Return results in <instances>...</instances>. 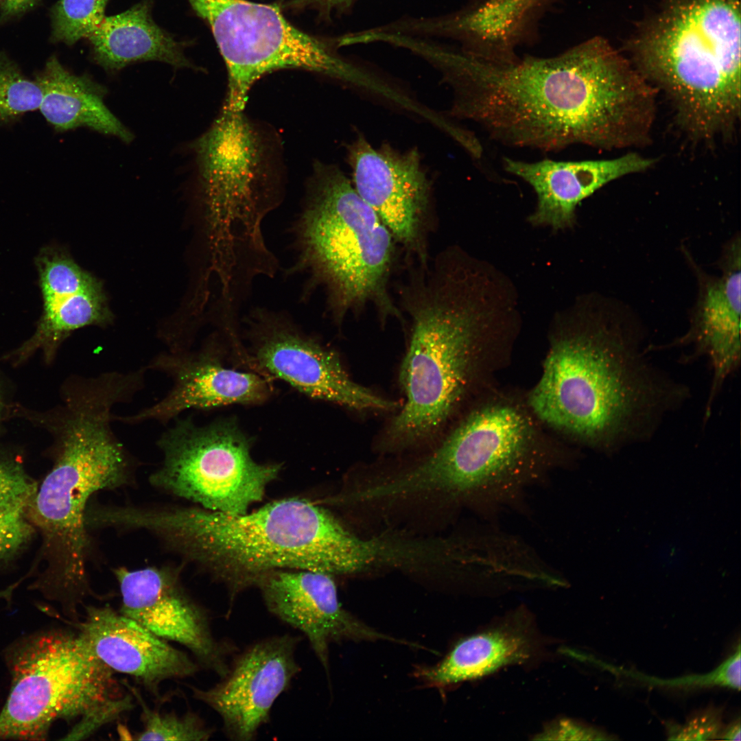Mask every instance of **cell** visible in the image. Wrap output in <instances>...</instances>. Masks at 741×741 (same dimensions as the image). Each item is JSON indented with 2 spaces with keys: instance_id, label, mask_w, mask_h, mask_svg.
<instances>
[{
  "instance_id": "32",
  "label": "cell",
  "mask_w": 741,
  "mask_h": 741,
  "mask_svg": "<svg viewBox=\"0 0 741 741\" xmlns=\"http://www.w3.org/2000/svg\"><path fill=\"white\" fill-rule=\"evenodd\" d=\"M721 717V710L714 707L692 714L683 725L669 723L668 740H718L723 728Z\"/></svg>"
},
{
  "instance_id": "28",
  "label": "cell",
  "mask_w": 741,
  "mask_h": 741,
  "mask_svg": "<svg viewBox=\"0 0 741 741\" xmlns=\"http://www.w3.org/2000/svg\"><path fill=\"white\" fill-rule=\"evenodd\" d=\"M108 1H58L50 11L51 40L73 45L87 39L106 17Z\"/></svg>"
},
{
  "instance_id": "16",
  "label": "cell",
  "mask_w": 741,
  "mask_h": 741,
  "mask_svg": "<svg viewBox=\"0 0 741 741\" xmlns=\"http://www.w3.org/2000/svg\"><path fill=\"white\" fill-rule=\"evenodd\" d=\"M301 639L290 634L260 639L235 653L217 683L207 689L190 687L194 698L220 716L228 739L255 740L269 722L275 701L301 670L296 659Z\"/></svg>"
},
{
  "instance_id": "20",
  "label": "cell",
  "mask_w": 741,
  "mask_h": 741,
  "mask_svg": "<svg viewBox=\"0 0 741 741\" xmlns=\"http://www.w3.org/2000/svg\"><path fill=\"white\" fill-rule=\"evenodd\" d=\"M655 159L631 152L611 159L525 162L505 157L504 170L534 189L537 206L529 217L533 225L554 229L573 224L577 205L607 183L651 168Z\"/></svg>"
},
{
  "instance_id": "24",
  "label": "cell",
  "mask_w": 741,
  "mask_h": 741,
  "mask_svg": "<svg viewBox=\"0 0 741 741\" xmlns=\"http://www.w3.org/2000/svg\"><path fill=\"white\" fill-rule=\"evenodd\" d=\"M538 648L527 620L515 618L465 638L439 664L419 670L418 675L430 685L445 687L526 662Z\"/></svg>"
},
{
  "instance_id": "15",
  "label": "cell",
  "mask_w": 741,
  "mask_h": 741,
  "mask_svg": "<svg viewBox=\"0 0 741 741\" xmlns=\"http://www.w3.org/2000/svg\"><path fill=\"white\" fill-rule=\"evenodd\" d=\"M121 597L119 611L168 642L187 648L201 668L220 678L237 648L213 634L207 611L182 585L180 571L169 566L113 570Z\"/></svg>"
},
{
  "instance_id": "21",
  "label": "cell",
  "mask_w": 741,
  "mask_h": 741,
  "mask_svg": "<svg viewBox=\"0 0 741 741\" xmlns=\"http://www.w3.org/2000/svg\"><path fill=\"white\" fill-rule=\"evenodd\" d=\"M720 277L698 273L699 292L690 332L685 337L706 354L713 379L706 407L711 405L727 378L740 361V237H733L722 253Z\"/></svg>"
},
{
  "instance_id": "17",
  "label": "cell",
  "mask_w": 741,
  "mask_h": 741,
  "mask_svg": "<svg viewBox=\"0 0 741 741\" xmlns=\"http://www.w3.org/2000/svg\"><path fill=\"white\" fill-rule=\"evenodd\" d=\"M332 576L311 570L277 569L264 575L256 586L268 611L303 633L327 675L332 643L397 641L366 626L342 608Z\"/></svg>"
},
{
  "instance_id": "2",
  "label": "cell",
  "mask_w": 741,
  "mask_h": 741,
  "mask_svg": "<svg viewBox=\"0 0 741 741\" xmlns=\"http://www.w3.org/2000/svg\"><path fill=\"white\" fill-rule=\"evenodd\" d=\"M141 525L169 550L226 587L230 604L277 569L351 574L362 541L327 510L290 497L243 515L200 506H150Z\"/></svg>"
},
{
  "instance_id": "30",
  "label": "cell",
  "mask_w": 741,
  "mask_h": 741,
  "mask_svg": "<svg viewBox=\"0 0 741 741\" xmlns=\"http://www.w3.org/2000/svg\"><path fill=\"white\" fill-rule=\"evenodd\" d=\"M37 489L20 462L0 455V514L27 510Z\"/></svg>"
},
{
  "instance_id": "23",
  "label": "cell",
  "mask_w": 741,
  "mask_h": 741,
  "mask_svg": "<svg viewBox=\"0 0 741 741\" xmlns=\"http://www.w3.org/2000/svg\"><path fill=\"white\" fill-rule=\"evenodd\" d=\"M152 8L151 0H143L119 14L106 16L87 38L95 62L108 71L139 61L193 68L184 44L155 22Z\"/></svg>"
},
{
  "instance_id": "4",
  "label": "cell",
  "mask_w": 741,
  "mask_h": 741,
  "mask_svg": "<svg viewBox=\"0 0 741 741\" xmlns=\"http://www.w3.org/2000/svg\"><path fill=\"white\" fill-rule=\"evenodd\" d=\"M740 0H664L631 45L633 65L692 140L727 137L740 117Z\"/></svg>"
},
{
  "instance_id": "8",
  "label": "cell",
  "mask_w": 741,
  "mask_h": 741,
  "mask_svg": "<svg viewBox=\"0 0 741 741\" xmlns=\"http://www.w3.org/2000/svg\"><path fill=\"white\" fill-rule=\"evenodd\" d=\"M7 660L12 681L0 740H43L58 720L75 722L62 740H84L134 707L132 694L79 631L29 637Z\"/></svg>"
},
{
  "instance_id": "33",
  "label": "cell",
  "mask_w": 741,
  "mask_h": 741,
  "mask_svg": "<svg viewBox=\"0 0 741 741\" xmlns=\"http://www.w3.org/2000/svg\"><path fill=\"white\" fill-rule=\"evenodd\" d=\"M542 740H609L604 733L570 720H561L548 726L539 735Z\"/></svg>"
},
{
  "instance_id": "31",
  "label": "cell",
  "mask_w": 741,
  "mask_h": 741,
  "mask_svg": "<svg viewBox=\"0 0 741 741\" xmlns=\"http://www.w3.org/2000/svg\"><path fill=\"white\" fill-rule=\"evenodd\" d=\"M35 532L27 510L0 514V567L7 565L21 554Z\"/></svg>"
},
{
  "instance_id": "19",
  "label": "cell",
  "mask_w": 741,
  "mask_h": 741,
  "mask_svg": "<svg viewBox=\"0 0 741 741\" xmlns=\"http://www.w3.org/2000/svg\"><path fill=\"white\" fill-rule=\"evenodd\" d=\"M78 627L104 664L130 676L157 698L164 681L192 677L201 668L188 654L108 604L86 606Z\"/></svg>"
},
{
  "instance_id": "12",
  "label": "cell",
  "mask_w": 741,
  "mask_h": 741,
  "mask_svg": "<svg viewBox=\"0 0 741 741\" xmlns=\"http://www.w3.org/2000/svg\"><path fill=\"white\" fill-rule=\"evenodd\" d=\"M209 25L228 76V107L244 110L251 86L263 75L300 69L347 77L351 65L336 52L335 40L308 34L276 6L248 0H187Z\"/></svg>"
},
{
  "instance_id": "7",
  "label": "cell",
  "mask_w": 741,
  "mask_h": 741,
  "mask_svg": "<svg viewBox=\"0 0 741 741\" xmlns=\"http://www.w3.org/2000/svg\"><path fill=\"white\" fill-rule=\"evenodd\" d=\"M420 268L401 292L411 322L410 345L399 381L406 397L384 436L390 447L430 439L449 419L469 377L478 324L463 283L449 266L435 261Z\"/></svg>"
},
{
  "instance_id": "5",
  "label": "cell",
  "mask_w": 741,
  "mask_h": 741,
  "mask_svg": "<svg viewBox=\"0 0 741 741\" xmlns=\"http://www.w3.org/2000/svg\"><path fill=\"white\" fill-rule=\"evenodd\" d=\"M292 233L296 256L288 270L307 275L306 294L324 290L336 321L368 306L384 322L390 317L403 320L389 286L397 244L339 168L316 165Z\"/></svg>"
},
{
  "instance_id": "26",
  "label": "cell",
  "mask_w": 741,
  "mask_h": 741,
  "mask_svg": "<svg viewBox=\"0 0 741 741\" xmlns=\"http://www.w3.org/2000/svg\"><path fill=\"white\" fill-rule=\"evenodd\" d=\"M43 304V314L34 335L16 352L19 360L37 349L43 351L50 360L73 331L91 325L105 326L113 319L102 285L90 273Z\"/></svg>"
},
{
  "instance_id": "3",
  "label": "cell",
  "mask_w": 741,
  "mask_h": 741,
  "mask_svg": "<svg viewBox=\"0 0 741 741\" xmlns=\"http://www.w3.org/2000/svg\"><path fill=\"white\" fill-rule=\"evenodd\" d=\"M117 404L111 395L95 388L74 395L54 465L27 509L41 537L38 571L30 587L60 604L68 615H77L92 594L89 502L98 491L124 486L132 478L131 458L111 427Z\"/></svg>"
},
{
  "instance_id": "38",
  "label": "cell",
  "mask_w": 741,
  "mask_h": 741,
  "mask_svg": "<svg viewBox=\"0 0 741 741\" xmlns=\"http://www.w3.org/2000/svg\"><path fill=\"white\" fill-rule=\"evenodd\" d=\"M0 406H1V401H0Z\"/></svg>"
},
{
  "instance_id": "11",
  "label": "cell",
  "mask_w": 741,
  "mask_h": 741,
  "mask_svg": "<svg viewBox=\"0 0 741 741\" xmlns=\"http://www.w3.org/2000/svg\"><path fill=\"white\" fill-rule=\"evenodd\" d=\"M157 441L159 467L149 477L155 488L207 510L243 515L261 502L279 464H261L237 424L223 419L200 426L176 418Z\"/></svg>"
},
{
  "instance_id": "10",
  "label": "cell",
  "mask_w": 741,
  "mask_h": 741,
  "mask_svg": "<svg viewBox=\"0 0 741 741\" xmlns=\"http://www.w3.org/2000/svg\"><path fill=\"white\" fill-rule=\"evenodd\" d=\"M528 425L509 406L473 412L423 461L373 488L375 497L439 491L483 503L504 502L527 485Z\"/></svg>"
},
{
  "instance_id": "1",
  "label": "cell",
  "mask_w": 741,
  "mask_h": 741,
  "mask_svg": "<svg viewBox=\"0 0 741 741\" xmlns=\"http://www.w3.org/2000/svg\"><path fill=\"white\" fill-rule=\"evenodd\" d=\"M438 64L455 90L454 114L504 145L612 150L650 140L657 91L604 38L510 63L445 47Z\"/></svg>"
},
{
  "instance_id": "22",
  "label": "cell",
  "mask_w": 741,
  "mask_h": 741,
  "mask_svg": "<svg viewBox=\"0 0 741 741\" xmlns=\"http://www.w3.org/2000/svg\"><path fill=\"white\" fill-rule=\"evenodd\" d=\"M540 0H478L454 13L407 17L403 31L411 36L444 37L460 41L462 50L483 60L510 63L518 59L512 43L523 21Z\"/></svg>"
},
{
  "instance_id": "34",
  "label": "cell",
  "mask_w": 741,
  "mask_h": 741,
  "mask_svg": "<svg viewBox=\"0 0 741 741\" xmlns=\"http://www.w3.org/2000/svg\"><path fill=\"white\" fill-rule=\"evenodd\" d=\"M357 0H292L290 6L295 8H312L323 14L342 12L350 8Z\"/></svg>"
},
{
  "instance_id": "35",
  "label": "cell",
  "mask_w": 741,
  "mask_h": 741,
  "mask_svg": "<svg viewBox=\"0 0 741 741\" xmlns=\"http://www.w3.org/2000/svg\"><path fill=\"white\" fill-rule=\"evenodd\" d=\"M41 0H3L0 9V25L34 8Z\"/></svg>"
},
{
  "instance_id": "27",
  "label": "cell",
  "mask_w": 741,
  "mask_h": 741,
  "mask_svg": "<svg viewBox=\"0 0 741 741\" xmlns=\"http://www.w3.org/2000/svg\"><path fill=\"white\" fill-rule=\"evenodd\" d=\"M126 686L141 709L143 727L134 740L203 741L213 735L215 729L207 726L197 714L188 711L181 716L174 712H161L148 706L136 689L129 685Z\"/></svg>"
},
{
  "instance_id": "29",
  "label": "cell",
  "mask_w": 741,
  "mask_h": 741,
  "mask_svg": "<svg viewBox=\"0 0 741 741\" xmlns=\"http://www.w3.org/2000/svg\"><path fill=\"white\" fill-rule=\"evenodd\" d=\"M41 89L27 78L19 66L0 52V124L15 121L24 114L39 109Z\"/></svg>"
},
{
  "instance_id": "9",
  "label": "cell",
  "mask_w": 741,
  "mask_h": 741,
  "mask_svg": "<svg viewBox=\"0 0 741 741\" xmlns=\"http://www.w3.org/2000/svg\"><path fill=\"white\" fill-rule=\"evenodd\" d=\"M201 178L211 269L218 282L276 260L262 222L270 210L262 191L261 146L244 115L224 106L213 126L193 145Z\"/></svg>"
},
{
  "instance_id": "25",
  "label": "cell",
  "mask_w": 741,
  "mask_h": 741,
  "mask_svg": "<svg viewBox=\"0 0 741 741\" xmlns=\"http://www.w3.org/2000/svg\"><path fill=\"white\" fill-rule=\"evenodd\" d=\"M35 80L42 91L40 110L58 132L86 127L126 143L133 134L107 108L105 88L86 75L69 71L53 55Z\"/></svg>"
},
{
  "instance_id": "18",
  "label": "cell",
  "mask_w": 741,
  "mask_h": 741,
  "mask_svg": "<svg viewBox=\"0 0 741 741\" xmlns=\"http://www.w3.org/2000/svg\"><path fill=\"white\" fill-rule=\"evenodd\" d=\"M146 368L168 375L170 390L152 405L131 415L115 416L114 420L131 425L148 421L166 424L187 410L259 403L271 392L263 375L226 367L208 351L163 352Z\"/></svg>"
},
{
  "instance_id": "14",
  "label": "cell",
  "mask_w": 741,
  "mask_h": 741,
  "mask_svg": "<svg viewBox=\"0 0 741 741\" xmlns=\"http://www.w3.org/2000/svg\"><path fill=\"white\" fill-rule=\"evenodd\" d=\"M347 162L357 193L397 244L419 265H426L433 222L431 187L418 150L401 152L388 143L375 148L360 135L347 147Z\"/></svg>"
},
{
  "instance_id": "36",
  "label": "cell",
  "mask_w": 741,
  "mask_h": 741,
  "mask_svg": "<svg viewBox=\"0 0 741 741\" xmlns=\"http://www.w3.org/2000/svg\"><path fill=\"white\" fill-rule=\"evenodd\" d=\"M740 720L738 718L726 727H723L718 740H740Z\"/></svg>"
},
{
  "instance_id": "37",
  "label": "cell",
  "mask_w": 741,
  "mask_h": 741,
  "mask_svg": "<svg viewBox=\"0 0 741 741\" xmlns=\"http://www.w3.org/2000/svg\"><path fill=\"white\" fill-rule=\"evenodd\" d=\"M2 1H3V0H0V5H1V3Z\"/></svg>"
},
{
  "instance_id": "6",
  "label": "cell",
  "mask_w": 741,
  "mask_h": 741,
  "mask_svg": "<svg viewBox=\"0 0 741 741\" xmlns=\"http://www.w3.org/2000/svg\"><path fill=\"white\" fill-rule=\"evenodd\" d=\"M622 322L558 342L530 396L543 421L609 444L632 439L663 403L655 378Z\"/></svg>"
},
{
  "instance_id": "13",
  "label": "cell",
  "mask_w": 741,
  "mask_h": 741,
  "mask_svg": "<svg viewBox=\"0 0 741 741\" xmlns=\"http://www.w3.org/2000/svg\"><path fill=\"white\" fill-rule=\"evenodd\" d=\"M252 359L259 370L314 399L351 409L390 410L396 402L354 382L337 353L280 313L257 308L247 317Z\"/></svg>"
}]
</instances>
